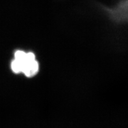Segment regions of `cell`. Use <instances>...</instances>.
Instances as JSON below:
<instances>
[{"label":"cell","instance_id":"obj_1","mask_svg":"<svg viewBox=\"0 0 128 128\" xmlns=\"http://www.w3.org/2000/svg\"><path fill=\"white\" fill-rule=\"evenodd\" d=\"M10 66L14 74H22L27 78L35 76L40 68L35 55L32 52L22 50L15 51Z\"/></svg>","mask_w":128,"mask_h":128},{"label":"cell","instance_id":"obj_2","mask_svg":"<svg viewBox=\"0 0 128 128\" xmlns=\"http://www.w3.org/2000/svg\"><path fill=\"white\" fill-rule=\"evenodd\" d=\"M109 18L117 23H128V0H120L110 7L103 6Z\"/></svg>","mask_w":128,"mask_h":128}]
</instances>
